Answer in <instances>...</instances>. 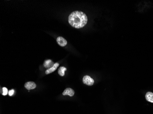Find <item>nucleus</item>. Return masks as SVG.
I'll return each mask as SVG.
<instances>
[{"label":"nucleus","mask_w":153,"mask_h":114,"mask_svg":"<svg viewBox=\"0 0 153 114\" xmlns=\"http://www.w3.org/2000/svg\"><path fill=\"white\" fill-rule=\"evenodd\" d=\"M88 17L86 15L81 11H74L68 17V22L73 27L80 28L84 27L87 23Z\"/></svg>","instance_id":"f257e3e1"},{"label":"nucleus","mask_w":153,"mask_h":114,"mask_svg":"<svg viewBox=\"0 0 153 114\" xmlns=\"http://www.w3.org/2000/svg\"><path fill=\"white\" fill-rule=\"evenodd\" d=\"M83 84L89 86L93 85L94 84V80L88 75H85L83 77Z\"/></svg>","instance_id":"f03ea898"},{"label":"nucleus","mask_w":153,"mask_h":114,"mask_svg":"<svg viewBox=\"0 0 153 114\" xmlns=\"http://www.w3.org/2000/svg\"><path fill=\"white\" fill-rule=\"evenodd\" d=\"M24 87L27 90H33L36 87V85L33 82L29 81L25 83Z\"/></svg>","instance_id":"7ed1b4c3"},{"label":"nucleus","mask_w":153,"mask_h":114,"mask_svg":"<svg viewBox=\"0 0 153 114\" xmlns=\"http://www.w3.org/2000/svg\"><path fill=\"white\" fill-rule=\"evenodd\" d=\"M57 43L62 47H64L67 44V41L62 37H59L57 38Z\"/></svg>","instance_id":"20e7f679"},{"label":"nucleus","mask_w":153,"mask_h":114,"mask_svg":"<svg viewBox=\"0 0 153 114\" xmlns=\"http://www.w3.org/2000/svg\"><path fill=\"white\" fill-rule=\"evenodd\" d=\"M74 91L71 88H66L62 93L63 95H69L70 97L73 96L74 95Z\"/></svg>","instance_id":"39448f33"},{"label":"nucleus","mask_w":153,"mask_h":114,"mask_svg":"<svg viewBox=\"0 0 153 114\" xmlns=\"http://www.w3.org/2000/svg\"><path fill=\"white\" fill-rule=\"evenodd\" d=\"M59 64L58 63H56L55 64V65H53V67H52L51 68H48V69H47L45 71V74H48L49 73H51L53 72H54L56 69L57 68H58V67L59 66Z\"/></svg>","instance_id":"423d86ee"},{"label":"nucleus","mask_w":153,"mask_h":114,"mask_svg":"<svg viewBox=\"0 0 153 114\" xmlns=\"http://www.w3.org/2000/svg\"><path fill=\"white\" fill-rule=\"evenodd\" d=\"M55 64L50 59L46 60L44 63V66L45 68H50L53 66Z\"/></svg>","instance_id":"0eeeda50"},{"label":"nucleus","mask_w":153,"mask_h":114,"mask_svg":"<svg viewBox=\"0 0 153 114\" xmlns=\"http://www.w3.org/2000/svg\"><path fill=\"white\" fill-rule=\"evenodd\" d=\"M145 98L147 101L153 103V93L151 92H148L146 95Z\"/></svg>","instance_id":"6e6552de"},{"label":"nucleus","mask_w":153,"mask_h":114,"mask_svg":"<svg viewBox=\"0 0 153 114\" xmlns=\"http://www.w3.org/2000/svg\"><path fill=\"white\" fill-rule=\"evenodd\" d=\"M66 70V68L64 67H61L58 69V74L61 76H63L65 75V71Z\"/></svg>","instance_id":"1a4fd4ad"},{"label":"nucleus","mask_w":153,"mask_h":114,"mask_svg":"<svg viewBox=\"0 0 153 114\" xmlns=\"http://www.w3.org/2000/svg\"><path fill=\"white\" fill-rule=\"evenodd\" d=\"M8 93V90L7 88H5V87H3L2 88V95L4 96H5L7 95Z\"/></svg>","instance_id":"9d476101"},{"label":"nucleus","mask_w":153,"mask_h":114,"mask_svg":"<svg viewBox=\"0 0 153 114\" xmlns=\"http://www.w3.org/2000/svg\"><path fill=\"white\" fill-rule=\"evenodd\" d=\"M14 93V90H12L9 91V92L8 93V94H9V95L10 96H12L13 95Z\"/></svg>","instance_id":"9b49d317"}]
</instances>
